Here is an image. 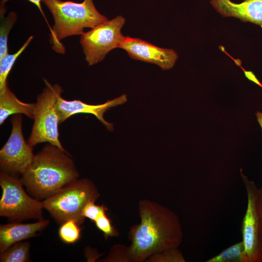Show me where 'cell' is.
I'll use <instances>...</instances> for the list:
<instances>
[{"mask_svg":"<svg viewBox=\"0 0 262 262\" xmlns=\"http://www.w3.org/2000/svg\"><path fill=\"white\" fill-rule=\"evenodd\" d=\"M30 243L29 242L16 243L0 254V262H27L30 259Z\"/></svg>","mask_w":262,"mask_h":262,"instance_id":"obj_17","label":"cell"},{"mask_svg":"<svg viewBox=\"0 0 262 262\" xmlns=\"http://www.w3.org/2000/svg\"><path fill=\"white\" fill-rule=\"evenodd\" d=\"M52 15L50 42L55 52L63 54L64 46L61 40L70 36L82 35L85 28L92 29L108 20L96 9L93 0L81 3L61 0H42Z\"/></svg>","mask_w":262,"mask_h":262,"instance_id":"obj_3","label":"cell"},{"mask_svg":"<svg viewBox=\"0 0 262 262\" xmlns=\"http://www.w3.org/2000/svg\"><path fill=\"white\" fill-rule=\"evenodd\" d=\"M20 179L28 193L40 200L78 179L79 174L66 150L47 143L37 154Z\"/></svg>","mask_w":262,"mask_h":262,"instance_id":"obj_2","label":"cell"},{"mask_svg":"<svg viewBox=\"0 0 262 262\" xmlns=\"http://www.w3.org/2000/svg\"><path fill=\"white\" fill-rule=\"evenodd\" d=\"M243 241L235 243L206 262H245Z\"/></svg>","mask_w":262,"mask_h":262,"instance_id":"obj_18","label":"cell"},{"mask_svg":"<svg viewBox=\"0 0 262 262\" xmlns=\"http://www.w3.org/2000/svg\"><path fill=\"white\" fill-rule=\"evenodd\" d=\"M257 209L259 220V239L262 258V187L258 188L256 196Z\"/></svg>","mask_w":262,"mask_h":262,"instance_id":"obj_24","label":"cell"},{"mask_svg":"<svg viewBox=\"0 0 262 262\" xmlns=\"http://www.w3.org/2000/svg\"><path fill=\"white\" fill-rule=\"evenodd\" d=\"M4 5L0 4V59L8 53V38L12 28L17 19L16 14L11 12L5 16Z\"/></svg>","mask_w":262,"mask_h":262,"instance_id":"obj_15","label":"cell"},{"mask_svg":"<svg viewBox=\"0 0 262 262\" xmlns=\"http://www.w3.org/2000/svg\"><path fill=\"white\" fill-rule=\"evenodd\" d=\"M240 175L247 195V206L242 220L241 232L244 246L245 262H262L259 239V220L256 196L258 187L255 183L244 174Z\"/></svg>","mask_w":262,"mask_h":262,"instance_id":"obj_9","label":"cell"},{"mask_svg":"<svg viewBox=\"0 0 262 262\" xmlns=\"http://www.w3.org/2000/svg\"><path fill=\"white\" fill-rule=\"evenodd\" d=\"M147 262H185V259L178 247L168 249L155 254L147 260Z\"/></svg>","mask_w":262,"mask_h":262,"instance_id":"obj_20","label":"cell"},{"mask_svg":"<svg viewBox=\"0 0 262 262\" xmlns=\"http://www.w3.org/2000/svg\"><path fill=\"white\" fill-rule=\"evenodd\" d=\"M36 103H26L20 101L10 90L8 85L0 92V125L12 115L24 114L33 119Z\"/></svg>","mask_w":262,"mask_h":262,"instance_id":"obj_14","label":"cell"},{"mask_svg":"<svg viewBox=\"0 0 262 262\" xmlns=\"http://www.w3.org/2000/svg\"><path fill=\"white\" fill-rule=\"evenodd\" d=\"M46 84L37 98L33 124L28 142L33 147L47 142L66 150L59 140V120L56 109L58 98L63 89L58 84H51L44 80Z\"/></svg>","mask_w":262,"mask_h":262,"instance_id":"obj_5","label":"cell"},{"mask_svg":"<svg viewBox=\"0 0 262 262\" xmlns=\"http://www.w3.org/2000/svg\"><path fill=\"white\" fill-rule=\"evenodd\" d=\"M125 23V18L118 16L81 35L80 44L88 65L101 62L110 51L120 48L125 36L121 32Z\"/></svg>","mask_w":262,"mask_h":262,"instance_id":"obj_7","label":"cell"},{"mask_svg":"<svg viewBox=\"0 0 262 262\" xmlns=\"http://www.w3.org/2000/svg\"><path fill=\"white\" fill-rule=\"evenodd\" d=\"M81 229L74 220H68L62 224L58 230L59 236L64 243L71 244L77 242L81 238Z\"/></svg>","mask_w":262,"mask_h":262,"instance_id":"obj_19","label":"cell"},{"mask_svg":"<svg viewBox=\"0 0 262 262\" xmlns=\"http://www.w3.org/2000/svg\"><path fill=\"white\" fill-rule=\"evenodd\" d=\"M101 262H130L128 247L122 245L114 246L107 258Z\"/></svg>","mask_w":262,"mask_h":262,"instance_id":"obj_23","label":"cell"},{"mask_svg":"<svg viewBox=\"0 0 262 262\" xmlns=\"http://www.w3.org/2000/svg\"><path fill=\"white\" fill-rule=\"evenodd\" d=\"M94 222L97 228L103 233L105 239L118 236L119 232L113 226L111 221L108 217L106 213L99 216Z\"/></svg>","mask_w":262,"mask_h":262,"instance_id":"obj_21","label":"cell"},{"mask_svg":"<svg viewBox=\"0 0 262 262\" xmlns=\"http://www.w3.org/2000/svg\"><path fill=\"white\" fill-rule=\"evenodd\" d=\"M127 101V95L124 94L103 104L92 105L80 100H67L63 98L60 95L58 98L56 103L59 124H62L70 116L75 114H90L96 116L108 131H113V124L105 120L104 114L110 108L124 104Z\"/></svg>","mask_w":262,"mask_h":262,"instance_id":"obj_11","label":"cell"},{"mask_svg":"<svg viewBox=\"0 0 262 262\" xmlns=\"http://www.w3.org/2000/svg\"><path fill=\"white\" fill-rule=\"evenodd\" d=\"M0 185L2 190L0 216L7 218L11 222L44 219L42 201L29 196L24 189L20 179L1 171Z\"/></svg>","mask_w":262,"mask_h":262,"instance_id":"obj_6","label":"cell"},{"mask_svg":"<svg viewBox=\"0 0 262 262\" xmlns=\"http://www.w3.org/2000/svg\"><path fill=\"white\" fill-rule=\"evenodd\" d=\"M133 59L155 64L163 70L171 69L178 58L173 49L162 48L137 38L124 36L120 46Z\"/></svg>","mask_w":262,"mask_h":262,"instance_id":"obj_10","label":"cell"},{"mask_svg":"<svg viewBox=\"0 0 262 262\" xmlns=\"http://www.w3.org/2000/svg\"><path fill=\"white\" fill-rule=\"evenodd\" d=\"M95 202L93 201L88 202L82 212V215L84 218H87L94 222L99 216L106 213L108 211V208L105 205H97Z\"/></svg>","mask_w":262,"mask_h":262,"instance_id":"obj_22","label":"cell"},{"mask_svg":"<svg viewBox=\"0 0 262 262\" xmlns=\"http://www.w3.org/2000/svg\"><path fill=\"white\" fill-rule=\"evenodd\" d=\"M241 67L244 71L245 77L249 81L253 82L255 84L262 87V84L259 81L256 76L252 71L246 70L240 65L239 66Z\"/></svg>","mask_w":262,"mask_h":262,"instance_id":"obj_26","label":"cell"},{"mask_svg":"<svg viewBox=\"0 0 262 262\" xmlns=\"http://www.w3.org/2000/svg\"><path fill=\"white\" fill-rule=\"evenodd\" d=\"M99 196L96 186L86 178L77 179L48 198L42 200L43 208L59 224L73 219L80 225L85 218L82 210L89 201Z\"/></svg>","mask_w":262,"mask_h":262,"instance_id":"obj_4","label":"cell"},{"mask_svg":"<svg viewBox=\"0 0 262 262\" xmlns=\"http://www.w3.org/2000/svg\"><path fill=\"white\" fill-rule=\"evenodd\" d=\"M8 0H2L1 1V4H2V5H4V4L7 2ZM28 1H29L30 2H31V3L34 4L38 9V10L40 11V12H41V14L42 15V16H43L45 20H46V22L49 28V32H50V34L52 33V28L50 27L49 22L48 21L46 17V16L42 10V7H41V2H42V0H28Z\"/></svg>","mask_w":262,"mask_h":262,"instance_id":"obj_25","label":"cell"},{"mask_svg":"<svg viewBox=\"0 0 262 262\" xmlns=\"http://www.w3.org/2000/svg\"><path fill=\"white\" fill-rule=\"evenodd\" d=\"M33 36H30L21 47L13 54L8 53L0 59V92L5 90L8 85L7 77L18 57L26 49Z\"/></svg>","mask_w":262,"mask_h":262,"instance_id":"obj_16","label":"cell"},{"mask_svg":"<svg viewBox=\"0 0 262 262\" xmlns=\"http://www.w3.org/2000/svg\"><path fill=\"white\" fill-rule=\"evenodd\" d=\"M213 8L223 17H232L262 28V0H244L235 3L230 0H211Z\"/></svg>","mask_w":262,"mask_h":262,"instance_id":"obj_12","label":"cell"},{"mask_svg":"<svg viewBox=\"0 0 262 262\" xmlns=\"http://www.w3.org/2000/svg\"><path fill=\"white\" fill-rule=\"evenodd\" d=\"M256 116L257 117V120L262 130V113H261V112L258 111L256 113Z\"/></svg>","mask_w":262,"mask_h":262,"instance_id":"obj_27","label":"cell"},{"mask_svg":"<svg viewBox=\"0 0 262 262\" xmlns=\"http://www.w3.org/2000/svg\"><path fill=\"white\" fill-rule=\"evenodd\" d=\"M138 210L141 222L131 226L129 232L130 262L146 261L155 254L180 246L183 232L174 212L147 199L139 201Z\"/></svg>","mask_w":262,"mask_h":262,"instance_id":"obj_1","label":"cell"},{"mask_svg":"<svg viewBox=\"0 0 262 262\" xmlns=\"http://www.w3.org/2000/svg\"><path fill=\"white\" fill-rule=\"evenodd\" d=\"M11 121L10 135L0 150V167L1 171L11 175H22L34 156L33 147L24 139L20 114L15 115Z\"/></svg>","mask_w":262,"mask_h":262,"instance_id":"obj_8","label":"cell"},{"mask_svg":"<svg viewBox=\"0 0 262 262\" xmlns=\"http://www.w3.org/2000/svg\"><path fill=\"white\" fill-rule=\"evenodd\" d=\"M49 224L48 220L43 219L31 223L15 221L0 225V253L16 243L36 236Z\"/></svg>","mask_w":262,"mask_h":262,"instance_id":"obj_13","label":"cell"}]
</instances>
